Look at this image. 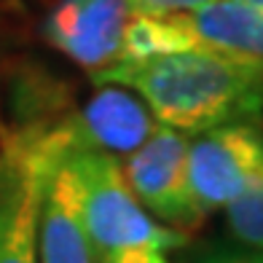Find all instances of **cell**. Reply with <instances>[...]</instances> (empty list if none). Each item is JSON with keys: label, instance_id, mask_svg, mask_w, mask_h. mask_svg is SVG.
<instances>
[{"label": "cell", "instance_id": "obj_9", "mask_svg": "<svg viewBox=\"0 0 263 263\" xmlns=\"http://www.w3.org/2000/svg\"><path fill=\"white\" fill-rule=\"evenodd\" d=\"M204 46L194 32L185 14H166V16H148V14H132L124 35L121 49L116 62H140L151 57H164L175 51H188Z\"/></svg>", "mask_w": 263, "mask_h": 263}, {"label": "cell", "instance_id": "obj_13", "mask_svg": "<svg viewBox=\"0 0 263 263\" xmlns=\"http://www.w3.org/2000/svg\"><path fill=\"white\" fill-rule=\"evenodd\" d=\"M100 263H172V260L164 255V250H153V247H126V250L107 253Z\"/></svg>", "mask_w": 263, "mask_h": 263}, {"label": "cell", "instance_id": "obj_4", "mask_svg": "<svg viewBox=\"0 0 263 263\" xmlns=\"http://www.w3.org/2000/svg\"><path fill=\"white\" fill-rule=\"evenodd\" d=\"M263 170V126L255 118L188 137V175L199 207L223 210Z\"/></svg>", "mask_w": 263, "mask_h": 263}, {"label": "cell", "instance_id": "obj_1", "mask_svg": "<svg viewBox=\"0 0 263 263\" xmlns=\"http://www.w3.org/2000/svg\"><path fill=\"white\" fill-rule=\"evenodd\" d=\"M91 83L135 91L159 124L188 137L258 118L263 110V59L212 46L140 62H113L91 73Z\"/></svg>", "mask_w": 263, "mask_h": 263}, {"label": "cell", "instance_id": "obj_8", "mask_svg": "<svg viewBox=\"0 0 263 263\" xmlns=\"http://www.w3.org/2000/svg\"><path fill=\"white\" fill-rule=\"evenodd\" d=\"M199 41L212 49L263 59V11L245 0H210L185 11Z\"/></svg>", "mask_w": 263, "mask_h": 263}, {"label": "cell", "instance_id": "obj_3", "mask_svg": "<svg viewBox=\"0 0 263 263\" xmlns=\"http://www.w3.org/2000/svg\"><path fill=\"white\" fill-rule=\"evenodd\" d=\"M124 159L121 170L129 188L159 223L188 234L207 220V212L199 207L191 188L188 135L156 124L151 135Z\"/></svg>", "mask_w": 263, "mask_h": 263}, {"label": "cell", "instance_id": "obj_7", "mask_svg": "<svg viewBox=\"0 0 263 263\" xmlns=\"http://www.w3.org/2000/svg\"><path fill=\"white\" fill-rule=\"evenodd\" d=\"M43 172L16 137L0 151V263H41L38 204Z\"/></svg>", "mask_w": 263, "mask_h": 263}, {"label": "cell", "instance_id": "obj_6", "mask_svg": "<svg viewBox=\"0 0 263 263\" xmlns=\"http://www.w3.org/2000/svg\"><path fill=\"white\" fill-rule=\"evenodd\" d=\"M38 166L43 172L41 204H38L41 263H100V253L89 234L86 218H83L81 194L73 170L62 159L38 161Z\"/></svg>", "mask_w": 263, "mask_h": 263}, {"label": "cell", "instance_id": "obj_15", "mask_svg": "<svg viewBox=\"0 0 263 263\" xmlns=\"http://www.w3.org/2000/svg\"><path fill=\"white\" fill-rule=\"evenodd\" d=\"M0 132H3V118H0Z\"/></svg>", "mask_w": 263, "mask_h": 263}, {"label": "cell", "instance_id": "obj_14", "mask_svg": "<svg viewBox=\"0 0 263 263\" xmlns=\"http://www.w3.org/2000/svg\"><path fill=\"white\" fill-rule=\"evenodd\" d=\"M245 3H250V6H255V8L263 11V0H245Z\"/></svg>", "mask_w": 263, "mask_h": 263}, {"label": "cell", "instance_id": "obj_2", "mask_svg": "<svg viewBox=\"0 0 263 263\" xmlns=\"http://www.w3.org/2000/svg\"><path fill=\"white\" fill-rule=\"evenodd\" d=\"M57 159H62L76 175L83 218L100 260L107 253L126 247H153L166 253L191 242L188 234L159 223L140 204L124 177L118 156L105 151H67Z\"/></svg>", "mask_w": 263, "mask_h": 263}, {"label": "cell", "instance_id": "obj_11", "mask_svg": "<svg viewBox=\"0 0 263 263\" xmlns=\"http://www.w3.org/2000/svg\"><path fill=\"white\" fill-rule=\"evenodd\" d=\"M129 14H148V16H166V14H185L207 6L210 0H124Z\"/></svg>", "mask_w": 263, "mask_h": 263}, {"label": "cell", "instance_id": "obj_10", "mask_svg": "<svg viewBox=\"0 0 263 263\" xmlns=\"http://www.w3.org/2000/svg\"><path fill=\"white\" fill-rule=\"evenodd\" d=\"M223 212L236 242L263 253V170L223 207Z\"/></svg>", "mask_w": 263, "mask_h": 263}, {"label": "cell", "instance_id": "obj_12", "mask_svg": "<svg viewBox=\"0 0 263 263\" xmlns=\"http://www.w3.org/2000/svg\"><path fill=\"white\" fill-rule=\"evenodd\" d=\"M196 263H263V253L250 247H215L196 258Z\"/></svg>", "mask_w": 263, "mask_h": 263}, {"label": "cell", "instance_id": "obj_5", "mask_svg": "<svg viewBox=\"0 0 263 263\" xmlns=\"http://www.w3.org/2000/svg\"><path fill=\"white\" fill-rule=\"evenodd\" d=\"M124 0H59L43 19V41L86 73L113 65L129 22Z\"/></svg>", "mask_w": 263, "mask_h": 263}]
</instances>
